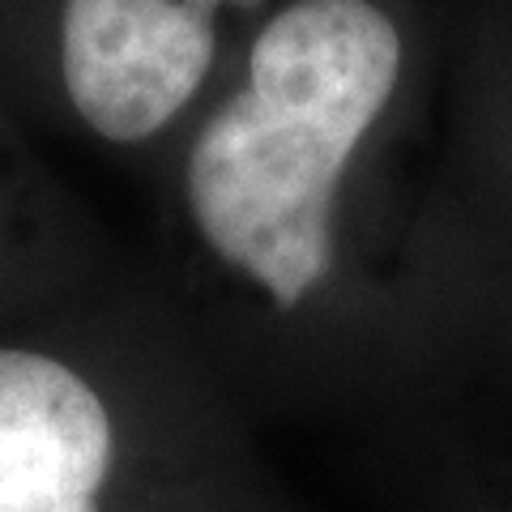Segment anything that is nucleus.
<instances>
[{"label": "nucleus", "mask_w": 512, "mask_h": 512, "mask_svg": "<svg viewBox=\"0 0 512 512\" xmlns=\"http://www.w3.org/2000/svg\"><path fill=\"white\" fill-rule=\"evenodd\" d=\"M111 278L99 227L47 163L43 141L0 111V325L64 308Z\"/></svg>", "instance_id": "obj_4"}, {"label": "nucleus", "mask_w": 512, "mask_h": 512, "mask_svg": "<svg viewBox=\"0 0 512 512\" xmlns=\"http://www.w3.org/2000/svg\"><path fill=\"white\" fill-rule=\"evenodd\" d=\"M167 367L120 278L0 325V512H116Z\"/></svg>", "instance_id": "obj_2"}, {"label": "nucleus", "mask_w": 512, "mask_h": 512, "mask_svg": "<svg viewBox=\"0 0 512 512\" xmlns=\"http://www.w3.org/2000/svg\"><path fill=\"white\" fill-rule=\"evenodd\" d=\"M265 0H0V111L39 141L146 154L205 103L231 13Z\"/></svg>", "instance_id": "obj_3"}, {"label": "nucleus", "mask_w": 512, "mask_h": 512, "mask_svg": "<svg viewBox=\"0 0 512 512\" xmlns=\"http://www.w3.org/2000/svg\"><path fill=\"white\" fill-rule=\"evenodd\" d=\"M402 60V30L376 0H286L252 30L231 86L184 124V231L274 320H299L338 282L346 184Z\"/></svg>", "instance_id": "obj_1"}]
</instances>
